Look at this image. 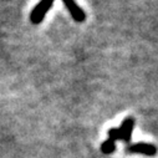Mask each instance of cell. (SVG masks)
I'll return each instance as SVG.
<instances>
[{"instance_id":"cell-1","label":"cell","mask_w":158,"mask_h":158,"mask_svg":"<svg viewBox=\"0 0 158 158\" xmlns=\"http://www.w3.org/2000/svg\"><path fill=\"white\" fill-rule=\"evenodd\" d=\"M54 2L55 0H40L30 13L31 24H34V25L40 24L45 19V16L49 13V10L51 9V6L54 5Z\"/></svg>"},{"instance_id":"cell-2","label":"cell","mask_w":158,"mask_h":158,"mask_svg":"<svg viewBox=\"0 0 158 158\" xmlns=\"http://www.w3.org/2000/svg\"><path fill=\"white\" fill-rule=\"evenodd\" d=\"M64 3V5L66 6L67 11L70 13L71 18L76 21V23H84L86 20V14L85 11L77 5V3L75 0H61Z\"/></svg>"},{"instance_id":"cell-3","label":"cell","mask_w":158,"mask_h":158,"mask_svg":"<svg viewBox=\"0 0 158 158\" xmlns=\"http://www.w3.org/2000/svg\"><path fill=\"white\" fill-rule=\"evenodd\" d=\"M126 151L128 153H139V154H144V156H156L157 154V147L151 144V143H135V144H130L126 147Z\"/></svg>"},{"instance_id":"cell-4","label":"cell","mask_w":158,"mask_h":158,"mask_svg":"<svg viewBox=\"0 0 158 158\" xmlns=\"http://www.w3.org/2000/svg\"><path fill=\"white\" fill-rule=\"evenodd\" d=\"M133 127H135V118L127 117L126 120H123L121 127L118 128V139H122L123 142L128 143L131 141Z\"/></svg>"},{"instance_id":"cell-5","label":"cell","mask_w":158,"mask_h":158,"mask_svg":"<svg viewBox=\"0 0 158 158\" xmlns=\"http://www.w3.org/2000/svg\"><path fill=\"white\" fill-rule=\"evenodd\" d=\"M114 149H116V142L110 138L101 144V152L103 154H111L114 152Z\"/></svg>"},{"instance_id":"cell-6","label":"cell","mask_w":158,"mask_h":158,"mask_svg":"<svg viewBox=\"0 0 158 158\" xmlns=\"http://www.w3.org/2000/svg\"><path fill=\"white\" fill-rule=\"evenodd\" d=\"M108 138L112 139V141H117L118 139V128H110L108 130Z\"/></svg>"}]
</instances>
